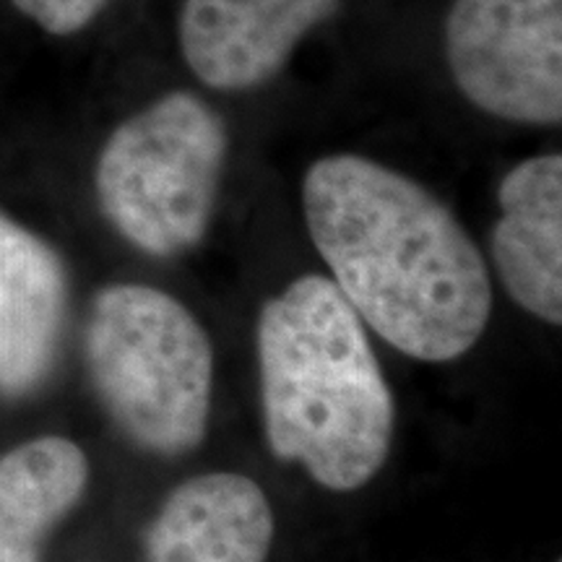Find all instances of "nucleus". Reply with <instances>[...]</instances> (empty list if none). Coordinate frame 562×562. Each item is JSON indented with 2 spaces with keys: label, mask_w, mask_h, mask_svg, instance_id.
<instances>
[{
  "label": "nucleus",
  "mask_w": 562,
  "mask_h": 562,
  "mask_svg": "<svg viewBox=\"0 0 562 562\" xmlns=\"http://www.w3.org/2000/svg\"><path fill=\"white\" fill-rule=\"evenodd\" d=\"M68 318V273L50 245L0 211V396L45 385Z\"/></svg>",
  "instance_id": "obj_7"
},
{
  "label": "nucleus",
  "mask_w": 562,
  "mask_h": 562,
  "mask_svg": "<svg viewBox=\"0 0 562 562\" xmlns=\"http://www.w3.org/2000/svg\"><path fill=\"white\" fill-rule=\"evenodd\" d=\"M87 484V453L58 435L0 456V562H40L45 539L79 505Z\"/></svg>",
  "instance_id": "obj_10"
},
{
  "label": "nucleus",
  "mask_w": 562,
  "mask_h": 562,
  "mask_svg": "<svg viewBox=\"0 0 562 562\" xmlns=\"http://www.w3.org/2000/svg\"><path fill=\"white\" fill-rule=\"evenodd\" d=\"M341 0H182L178 42L209 89L250 91L284 70L300 42Z\"/></svg>",
  "instance_id": "obj_6"
},
{
  "label": "nucleus",
  "mask_w": 562,
  "mask_h": 562,
  "mask_svg": "<svg viewBox=\"0 0 562 562\" xmlns=\"http://www.w3.org/2000/svg\"><path fill=\"white\" fill-rule=\"evenodd\" d=\"M83 357L97 396L133 446L154 456L201 446L214 347L180 300L146 284L104 286L91 300Z\"/></svg>",
  "instance_id": "obj_3"
},
{
  "label": "nucleus",
  "mask_w": 562,
  "mask_h": 562,
  "mask_svg": "<svg viewBox=\"0 0 562 562\" xmlns=\"http://www.w3.org/2000/svg\"><path fill=\"white\" fill-rule=\"evenodd\" d=\"M273 510L250 476L214 472L178 484L146 533V562H266Z\"/></svg>",
  "instance_id": "obj_9"
},
{
  "label": "nucleus",
  "mask_w": 562,
  "mask_h": 562,
  "mask_svg": "<svg viewBox=\"0 0 562 562\" xmlns=\"http://www.w3.org/2000/svg\"><path fill=\"white\" fill-rule=\"evenodd\" d=\"M492 263L505 292L533 318L562 323V157L524 159L497 188Z\"/></svg>",
  "instance_id": "obj_8"
},
{
  "label": "nucleus",
  "mask_w": 562,
  "mask_h": 562,
  "mask_svg": "<svg viewBox=\"0 0 562 562\" xmlns=\"http://www.w3.org/2000/svg\"><path fill=\"white\" fill-rule=\"evenodd\" d=\"M453 83L508 123L562 121V0H453L442 24Z\"/></svg>",
  "instance_id": "obj_5"
},
{
  "label": "nucleus",
  "mask_w": 562,
  "mask_h": 562,
  "mask_svg": "<svg viewBox=\"0 0 562 562\" xmlns=\"http://www.w3.org/2000/svg\"><path fill=\"white\" fill-rule=\"evenodd\" d=\"M21 16H26L42 32L55 37H70L87 30L108 9L110 0H11Z\"/></svg>",
  "instance_id": "obj_11"
},
{
  "label": "nucleus",
  "mask_w": 562,
  "mask_h": 562,
  "mask_svg": "<svg viewBox=\"0 0 562 562\" xmlns=\"http://www.w3.org/2000/svg\"><path fill=\"white\" fill-rule=\"evenodd\" d=\"M256 344L273 456L326 490L364 487L391 453L393 396L360 315L307 273L266 302Z\"/></svg>",
  "instance_id": "obj_2"
},
{
  "label": "nucleus",
  "mask_w": 562,
  "mask_h": 562,
  "mask_svg": "<svg viewBox=\"0 0 562 562\" xmlns=\"http://www.w3.org/2000/svg\"><path fill=\"white\" fill-rule=\"evenodd\" d=\"M227 151L220 112L193 91H167L104 140L94 172L104 220L146 256L195 248L214 220Z\"/></svg>",
  "instance_id": "obj_4"
},
{
  "label": "nucleus",
  "mask_w": 562,
  "mask_h": 562,
  "mask_svg": "<svg viewBox=\"0 0 562 562\" xmlns=\"http://www.w3.org/2000/svg\"><path fill=\"white\" fill-rule=\"evenodd\" d=\"M302 209L336 290L393 349L451 362L482 339L487 263L425 186L360 154H331L302 180Z\"/></svg>",
  "instance_id": "obj_1"
}]
</instances>
